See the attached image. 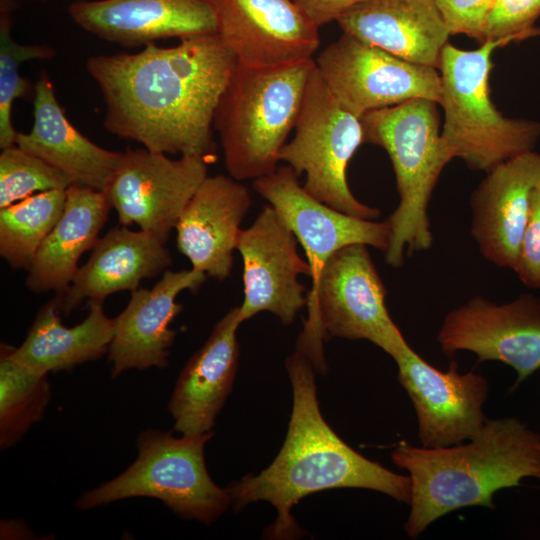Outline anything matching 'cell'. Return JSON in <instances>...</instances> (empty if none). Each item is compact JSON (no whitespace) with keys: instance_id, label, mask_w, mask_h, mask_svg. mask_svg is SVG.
I'll return each instance as SVG.
<instances>
[{"instance_id":"obj_20","label":"cell","mask_w":540,"mask_h":540,"mask_svg":"<svg viewBox=\"0 0 540 540\" xmlns=\"http://www.w3.org/2000/svg\"><path fill=\"white\" fill-rule=\"evenodd\" d=\"M250 205V193L239 180L219 174L202 181L175 226L177 248L192 269L219 281L230 276Z\"/></svg>"},{"instance_id":"obj_17","label":"cell","mask_w":540,"mask_h":540,"mask_svg":"<svg viewBox=\"0 0 540 540\" xmlns=\"http://www.w3.org/2000/svg\"><path fill=\"white\" fill-rule=\"evenodd\" d=\"M486 173L470 199L471 234L486 260L514 270L532 193L540 186V154L525 152Z\"/></svg>"},{"instance_id":"obj_23","label":"cell","mask_w":540,"mask_h":540,"mask_svg":"<svg viewBox=\"0 0 540 540\" xmlns=\"http://www.w3.org/2000/svg\"><path fill=\"white\" fill-rule=\"evenodd\" d=\"M34 92L32 129L18 132L15 145L61 171L72 184L105 191L122 153L98 146L73 126L46 71L40 72Z\"/></svg>"},{"instance_id":"obj_34","label":"cell","mask_w":540,"mask_h":540,"mask_svg":"<svg viewBox=\"0 0 540 540\" xmlns=\"http://www.w3.org/2000/svg\"><path fill=\"white\" fill-rule=\"evenodd\" d=\"M319 28L368 0H294Z\"/></svg>"},{"instance_id":"obj_7","label":"cell","mask_w":540,"mask_h":540,"mask_svg":"<svg viewBox=\"0 0 540 540\" xmlns=\"http://www.w3.org/2000/svg\"><path fill=\"white\" fill-rule=\"evenodd\" d=\"M386 289L367 245L350 244L325 263L307 295L308 315L297 350L324 372L323 343L329 336L364 339L393 357L407 341L385 304Z\"/></svg>"},{"instance_id":"obj_4","label":"cell","mask_w":540,"mask_h":540,"mask_svg":"<svg viewBox=\"0 0 540 540\" xmlns=\"http://www.w3.org/2000/svg\"><path fill=\"white\" fill-rule=\"evenodd\" d=\"M437 102L416 98L361 117L364 143L382 147L395 173L399 202L387 219L385 262L395 268L405 255L428 250L433 234L428 206L444 167L452 160L442 139Z\"/></svg>"},{"instance_id":"obj_14","label":"cell","mask_w":540,"mask_h":540,"mask_svg":"<svg viewBox=\"0 0 540 540\" xmlns=\"http://www.w3.org/2000/svg\"><path fill=\"white\" fill-rule=\"evenodd\" d=\"M297 243L271 205L263 207L248 228L241 229L236 245L243 261L241 323L267 311L283 325H290L306 305V288L298 277H310L311 270L298 254Z\"/></svg>"},{"instance_id":"obj_24","label":"cell","mask_w":540,"mask_h":540,"mask_svg":"<svg viewBox=\"0 0 540 540\" xmlns=\"http://www.w3.org/2000/svg\"><path fill=\"white\" fill-rule=\"evenodd\" d=\"M336 22L345 33L406 61L436 69L451 36L436 0H368Z\"/></svg>"},{"instance_id":"obj_33","label":"cell","mask_w":540,"mask_h":540,"mask_svg":"<svg viewBox=\"0 0 540 540\" xmlns=\"http://www.w3.org/2000/svg\"><path fill=\"white\" fill-rule=\"evenodd\" d=\"M513 271L526 287L540 289V186L532 193L529 218Z\"/></svg>"},{"instance_id":"obj_1","label":"cell","mask_w":540,"mask_h":540,"mask_svg":"<svg viewBox=\"0 0 540 540\" xmlns=\"http://www.w3.org/2000/svg\"><path fill=\"white\" fill-rule=\"evenodd\" d=\"M236 59L217 33L148 44L137 53L96 55L86 69L105 104L103 126L165 154L212 162L213 120Z\"/></svg>"},{"instance_id":"obj_13","label":"cell","mask_w":540,"mask_h":540,"mask_svg":"<svg viewBox=\"0 0 540 540\" xmlns=\"http://www.w3.org/2000/svg\"><path fill=\"white\" fill-rule=\"evenodd\" d=\"M392 358L398 367V381L413 403L423 447L460 444L481 430L487 420L483 405L489 393L484 376L473 371L460 373L456 361L441 371L408 343Z\"/></svg>"},{"instance_id":"obj_29","label":"cell","mask_w":540,"mask_h":540,"mask_svg":"<svg viewBox=\"0 0 540 540\" xmlns=\"http://www.w3.org/2000/svg\"><path fill=\"white\" fill-rule=\"evenodd\" d=\"M12 6L9 0L0 5V148L16 144L17 131L12 122V108L17 98L30 94L29 80L20 74V65L30 60H50L56 50L47 44H21L12 35Z\"/></svg>"},{"instance_id":"obj_28","label":"cell","mask_w":540,"mask_h":540,"mask_svg":"<svg viewBox=\"0 0 540 540\" xmlns=\"http://www.w3.org/2000/svg\"><path fill=\"white\" fill-rule=\"evenodd\" d=\"M11 346L0 350V447L17 443L41 420L52 392L47 375L38 374L12 358Z\"/></svg>"},{"instance_id":"obj_8","label":"cell","mask_w":540,"mask_h":540,"mask_svg":"<svg viewBox=\"0 0 540 540\" xmlns=\"http://www.w3.org/2000/svg\"><path fill=\"white\" fill-rule=\"evenodd\" d=\"M212 436V431L182 437L158 429L141 432L136 460L114 479L83 493L76 506L86 510L132 497H152L183 519L214 522L231 501L206 468L204 448Z\"/></svg>"},{"instance_id":"obj_3","label":"cell","mask_w":540,"mask_h":540,"mask_svg":"<svg viewBox=\"0 0 540 540\" xmlns=\"http://www.w3.org/2000/svg\"><path fill=\"white\" fill-rule=\"evenodd\" d=\"M412 482L404 530L417 538L431 523L464 507L494 509V494L540 479V434L516 417L487 419L467 444L440 448L401 441L391 452Z\"/></svg>"},{"instance_id":"obj_22","label":"cell","mask_w":540,"mask_h":540,"mask_svg":"<svg viewBox=\"0 0 540 540\" xmlns=\"http://www.w3.org/2000/svg\"><path fill=\"white\" fill-rule=\"evenodd\" d=\"M240 324L236 306L216 323L204 345L182 369L168 405L174 429L182 435L212 431L237 372L236 332Z\"/></svg>"},{"instance_id":"obj_35","label":"cell","mask_w":540,"mask_h":540,"mask_svg":"<svg viewBox=\"0 0 540 540\" xmlns=\"http://www.w3.org/2000/svg\"><path fill=\"white\" fill-rule=\"evenodd\" d=\"M36 1H49V0H36Z\"/></svg>"},{"instance_id":"obj_32","label":"cell","mask_w":540,"mask_h":540,"mask_svg":"<svg viewBox=\"0 0 540 540\" xmlns=\"http://www.w3.org/2000/svg\"><path fill=\"white\" fill-rule=\"evenodd\" d=\"M495 0H436L450 35L463 34L484 42V30Z\"/></svg>"},{"instance_id":"obj_16","label":"cell","mask_w":540,"mask_h":540,"mask_svg":"<svg viewBox=\"0 0 540 540\" xmlns=\"http://www.w3.org/2000/svg\"><path fill=\"white\" fill-rule=\"evenodd\" d=\"M288 166L254 180L255 191L269 202L303 247L315 286L326 261L350 244H365L385 252L387 220L377 222L340 212L310 195Z\"/></svg>"},{"instance_id":"obj_9","label":"cell","mask_w":540,"mask_h":540,"mask_svg":"<svg viewBox=\"0 0 540 540\" xmlns=\"http://www.w3.org/2000/svg\"><path fill=\"white\" fill-rule=\"evenodd\" d=\"M279 161L299 177L303 188L317 200L348 215L375 220L377 208L360 202L347 183V167L364 143L361 119L331 93L314 63L294 127Z\"/></svg>"},{"instance_id":"obj_12","label":"cell","mask_w":540,"mask_h":540,"mask_svg":"<svg viewBox=\"0 0 540 540\" xmlns=\"http://www.w3.org/2000/svg\"><path fill=\"white\" fill-rule=\"evenodd\" d=\"M437 340L447 356L469 351L480 362L511 366L517 373V387L540 369V298L521 293L498 304L474 296L446 314Z\"/></svg>"},{"instance_id":"obj_6","label":"cell","mask_w":540,"mask_h":540,"mask_svg":"<svg viewBox=\"0 0 540 540\" xmlns=\"http://www.w3.org/2000/svg\"><path fill=\"white\" fill-rule=\"evenodd\" d=\"M506 44L488 40L477 49L464 50L448 42L441 51V139L450 157L463 160L472 170L487 172L532 151L540 137L539 122L505 117L491 100L492 53Z\"/></svg>"},{"instance_id":"obj_21","label":"cell","mask_w":540,"mask_h":540,"mask_svg":"<svg viewBox=\"0 0 540 540\" xmlns=\"http://www.w3.org/2000/svg\"><path fill=\"white\" fill-rule=\"evenodd\" d=\"M172 261L165 243L154 234L112 228L98 239L68 289L52 301L68 315L84 300L103 303L113 293L138 289L142 280L163 274Z\"/></svg>"},{"instance_id":"obj_15","label":"cell","mask_w":540,"mask_h":540,"mask_svg":"<svg viewBox=\"0 0 540 540\" xmlns=\"http://www.w3.org/2000/svg\"><path fill=\"white\" fill-rule=\"evenodd\" d=\"M216 33L237 63L276 67L314 59L319 27L294 0H209Z\"/></svg>"},{"instance_id":"obj_26","label":"cell","mask_w":540,"mask_h":540,"mask_svg":"<svg viewBox=\"0 0 540 540\" xmlns=\"http://www.w3.org/2000/svg\"><path fill=\"white\" fill-rule=\"evenodd\" d=\"M102 304L88 302L87 317L67 327L50 300L38 311L23 343L17 348L11 346L12 358L44 375L99 359L108 352L114 334V318L106 316Z\"/></svg>"},{"instance_id":"obj_18","label":"cell","mask_w":540,"mask_h":540,"mask_svg":"<svg viewBox=\"0 0 540 540\" xmlns=\"http://www.w3.org/2000/svg\"><path fill=\"white\" fill-rule=\"evenodd\" d=\"M206 277L195 269H167L151 289L131 292L127 306L114 318V334L108 349L113 378L129 369H163L168 365L176 335L169 324L182 310L176 298L184 290L196 292Z\"/></svg>"},{"instance_id":"obj_19","label":"cell","mask_w":540,"mask_h":540,"mask_svg":"<svg viewBox=\"0 0 540 540\" xmlns=\"http://www.w3.org/2000/svg\"><path fill=\"white\" fill-rule=\"evenodd\" d=\"M68 14L86 32L125 47L216 33L209 0H77Z\"/></svg>"},{"instance_id":"obj_30","label":"cell","mask_w":540,"mask_h":540,"mask_svg":"<svg viewBox=\"0 0 540 540\" xmlns=\"http://www.w3.org/2000/svg\"><path fill=\"white\" fill-rule=\"evenodd\" d=\"M71 180L58 169L17 145L0 154V209L34 192L66 190Z\"/></svg>"},{"instance_id":"obj_11","label":"cell","mask_w":540,"mask_h":540,"mask_svg":"<svg viewBox=\"0 0 540 540\" xmlns=\"http://www.w3.org/2000/svg\"><path fill=\"white\" fill-rule=\"evenodd\" d=\"M210 162L197 156L171 159L146 148L121 154L104 191L122 226L136 224L166 243Z\"/></svg>"},{"instance_id":"obj_31","label":"cell","mask_w":540,"mask_h":540,"mask_svg":"<svg viewBox=\"0 0 540 540\" xmlns=\"http://www.w3.org/2000/svg\"><path fill=\"white\" fill-rule=\"evenodd\" d=\"M539 16L540 0H495L486 22L484 42L502 40L508 44L527 38L536 33L533 25Z\"/></svg>"},{"instance_id":"obj_25","label":"cell","mask_w":540,"mask_h":540,"mask_svg":"<svg viewBox=\"0 0 540 540\" xmlns=\"http://www.w3.org/2000/svg\"><path fill=\"white\" fill-rule=\"evenodd\" d=\"M111 206L104 191L72 184L63 213L28 268L26 287L34 293L63 294L72 283L81 255L98 241Z\"/></svg>"},{"instance_id":"obj_27","label":"cell","mask_w":540,"mask_h":540,"mask_svg":"<svg viewBox=\"0 0 540 540\" xmlns=\"http://www.w3.org/2000/svg\"><path fill=\"white\" fill-rule=\"evenodd\" d=\"M66 190L33 194L0 209V255L14 269L30 267L33 258L61 217Z\"/></svg>"},{"instance_id":"obj_2","label":"cell","mask_w":540,"mask_h":540,"mask_svg":"<svg viewBox=\"0 0 540 540\" xmlns=\"http://www.w3.org/2000/svg\"><path fill=\"white\" fill-rule=\"evenodd\" d=\"M293 391L288 431L276 458L260 473L233 481L227 490L236 511L268 501L277 518L266 535L274 539L300 536L291 509L305 496L327 489L363 488L410 504L409 475L395 473L347 445L323 418L317 399L315 367L301 351L285 360Z\"/></svg>"},{"instance_id":"obj_10","label":"cell","mask_w":540,"mask_h":540,"mask_svg":"<svg viewBox=\"0 0 540 540\" xmlns=\"http://www.w3.org/2000/svg\"><path fill=\"white\" fill-rule=\"evenodd\" d=\"M314 63L331 93L360 119L411 99L441 100L436 68L406 61L345 32Z\"/></svg>"},{"instance_id":"obj_5","label":"cell","mask_w":540,"mask_h":540,"mask_svg":"<svg viewBox=\"0 0 540 540\" xmlns=\"http://www.w3.org/2000/svg\"><path fill=\"white\" fill-rule=\"evenodd\" d=\"M313 67L314 59L276 67L236 62L213 120L231 177L256 180L276 170Z\"/></svg>"}]
</instances>
